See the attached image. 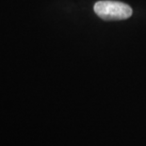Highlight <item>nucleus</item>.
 Instances as JSON below:
<instances>
[{
  "instance_id": "nucleus-1",
  "label": "nucleus",
  "mask_w": 146,
  "mask_h": 146,
  "mask_svg": "<svg viewBox=\"0 0 146 146\" xmlns=\"http://www.w3.org/2000/svg\"><path fill=\"white\" fill-rule=\"evenodd\" d=\"M94 12L105 21H120L131 17L133 11L131 7L123 2L103 0L95 3Z\"/></svg>"
}]
</instances>
